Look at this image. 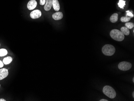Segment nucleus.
Returning <instances> with one entry per match:
<instances>
[{"mask_svg":"<svg viewBox=\"0 0 134 101\" xmlns=\"http://www.w3.org/2000/svg\"><path fill=\"white\" fill-rule=\"evenodd\" d=\"M110 36L113 39L119 42L122 41L125 39V35L121 31L117 29L111 30L110 32Z\"/></svg>","mask_w":134,"mask_h":101,"instance_id":"obj_1","label":"nucleus"},{"mask_svg":"<svg viewBox=\"0 0 134 101\" xmlns=\"http://www.w3.org/2000/svg\"><path fill=\"white\" fill-rule=\"evenodd\" d=\"M104 93L111 99L115 98L117 95L115 91L112 87L110 86H105L103 89Z\"/></svg>","mask_w":134,"mask_h":101,"instance_id":"obj_2","label":"nucleus"},{"mask_svg":"<svg viewBox=\"0 0 134 101\" xmlns=\"http://www.w3.org/2000/svg\"><path fill=\"white\" fill-rule=\"evenodd\" d=\"M115 48L111 44H106L102 48V52L106 56H111L113 55L115 52Z\"/></svg>","mask_w":134,"mask_h":101,"instance_id":"obj_3","label":"nucleus"},{"mask_svg":"<svg viewBox=\"0 0 134 101\" xmlns=\"http://www.w3.org/2000/svg\"><path fill=\"white\" fill-rule=\"evenodd\" d=\"M132 65L131 63L126 61L120 62L118 65L119 69L123 71L128 70L132 68Z\"/></svg>","mask_w":134,"mask_h":101,"instance_id":"obj_4","label":"nucleus"},{"mask_svg":"<svg viewBox=\"0 0 134 101\" xmlns=\"http://www.w3.org/2000/svg\"><path fill=\"white\" fill-rule=\"evenodd\" d=\"M41 15L42 13L40 10H35L32 11V12H31L30 16L31 18L33 19H35L39 18L41 16Z\"/></svg>","mask_w":134,"mask_h":101,"instance_id":"obj_5","label":"nucleus"},{"mask_svg":"<svg viewBox=\"0 0 134 101\" xmlns=\"http://www.w3.org/2000/svg\"><path fill=\"white\" fill-rule=\"evenodd\" d=\"M37 5V2L35 0H30L27 5V8L30 10H32L35 8Z\"/></svg>","mask_w":134,"mask_h":101,"instance_id":"obj_6","label":"nucleus"},{"mask_svg":"<svg viewBox=\"0 0 134 101\" xmlns=\"http://www.w3.org/2000/svg\"><path fill=\"white\" fill-rule=\"evenodd\" d=\"M8 74V69L5 68L0 69V80L3 79L4 78L7 77Z\"/></svg>","mask_w":134,"mask_h":101,"instance_id":"obj_7","label":"nucleus"},{"mask_svg":"<svg viewBox=\"0 0 134 101\" xmlns=\"http://www.w3.org/2000/svg\"><path fill=\"white\" fill-rule=\"evenodd\" d=\"M52 18L55 20H59L62 19L63 17V14L61 12H57L53 14Z\"/></svg>","mask_w":134,"mask_h":101,"instance_id":"obj_8","label":"nucleus"},{"mask_svg":"<svg viewBox=\"0 0 134 101\" xmlns=\"http://www.w3.org/2000/svg\"><path fill=\"white\" fill-rule=\"evenodd\" d=\"M52 6L55 11H58L60 10V5L58 0H52Z\"/></svg>","mask_w":134,"mask_h":101,"instance_id":"obj_9","label":"nucleus"},{"mask_svg":"<svg viewBox=\"0 0 134 101\" xmlns=\"http://www.w3.org/2000/svg\"><path fill=\"white\" fill-rule=\"evenodd\" d=\"M52 0H46V2L45 4L44 8L45 11H49L52 8Z\"/></svg>","mask_w":134,"mask_h":101,"instance_id":"obj_10","label":"nucleus"},{"mask_svg":"<svg viewBox=\"0 0 134 101\" xmlns=\"http://www.w3.org/2000/svg\"><path fill=\"white\" fill-rule=\"evenodd\" d=\"M118 18H119V15L117 13H115L112 15L110 19L112 23H114L117 22V21L118 20Z\"/></svg>","mask_w":134,"mask_h":101,"instance_id":"obj_11","label":"nucleus"},{"mask_svg":"<svg viewBox=\"0 0 134 101\" xmlns=\"http://www.w3.org/2000/svg\"><path fill=\"white\" fill-rule=\"evenodd\" d=\"M120 31L124 35L128 36L129 35V30L126 27H121Z\"/></svg>","mask_w":134,"mask_h":101,"instance_id":"obj_12","label":"nucleus"},{"mask_svg":"<svg viewBox=\"0 0 134 101\" xmlns=\"http://www.w3.org/2000/svg\"><path fill=\"white\" fill-rule=\"evenodd\" d=\"M12 61H13V58L11 56H8L4 58L3 62L4 64L7 65V64H9Z\"/></svg>","mask_w":134,"mask_h":101,"instance_id":"obj_13","label":"nucleus"},{"mask_svg":"<svg viewBox=\"0 0 134 101\" xmlns=\"http://www.w3.org/2000/svg\"><path fill=\"white\" fill-rule=\"evenodd\" d=\"M125 5H126V1L123 0H120L118 3L119 7L122 9H123L124 7H125Z\"/></svg>","mask_w":134,"mask_h":101,"instance_id":"obj_14","label":"nucleus"},{"mask_svg":"<svg viewBox=\"0 0 134 101\" xmlns=\"http://www.w3.org/2000/svg\"><path fill=\"white\" fill-rule=\"evenodd\" d=\"M8 53L7 51L5 49H0V56H6Z\"/></svg>","mask_w":134,"mask_h":101,"instance_id":"obj_15","label":"nucleus"},{"mask_svg":"<svg viewBox=\"0 0 134 101\" xmlns=\"http://www.w3.org/2000/svg\"><path fill=\"white\" fill-rule=\"evenodd\" d=\"M125 27H127L128 29H132L134 27V24L133 23L131 22H127L125 24Z\"/></svg>","mask_w":134,"mask_h":101,"instance_id":"obj_16","label":"nucleus"},{"mask_svg":"<svg viewBox=\"0 0 134 101\" xmlns=\"http://www.w3.org/2000/svg\"><path fill=\"white\" fill-rule=\"evenodd\" d=\"M131 20V18L129 17H122L121 18L120 20L122 22H128Z\"/></svg>","mask_w":134,"mask_h":101,"instance_id":"obj_17","label":"nucleus"},{"mask_svg":"<svg viewBox=\"0 0 134 101\" xmlns=\"http://www.w3.org/2000/svg\"><path fill=\"white\" fill-rule=\"evenodd\" d=\"M126 12L127 13V16H129L130 18H131V17H134V15H133V14L131 12H130V11H127Z\"/></svg>","mask_w":134,"mask_h":101,"instance_id":"obj_18","label":"nucleus"},{"mask_svg":"<svg viewBox=\"0 0 134 101\" xmlns=\"http://www.w3.org/2000/svg\"><path fill=\"white\" fill-rule=\"evenodd\" d=\"M46 2V0H40V4L41 5H45Z\"/></svg>","mask_w":134,"mask_h":101,"instance_id":"obj_19","label":"nucleus"},{"mask_svg":"<svg viewBox=\"0 0 134 101\" xmlns=\"http://www.w3.org/2000/svg\"><path fill=\"white\" fill-rule=\"evenodd\" d=\"M4 64L3 62L0 60V68H2L3 67Z\"/></svg>","mask_w":134,"mask_h":101,"instance_id":"obj_20","label":"nucleus"},{"mask_svg":"<svg viewBox=\"0 0 134 101\" xmlns=\"http://www.w3.org/2000/svg\"><path fill=\"white\" fill-rule=\"evenodd\" d=\"M100 101H108V100H106V99H102V100H99Z\"/></svg>","mask_w":134,"mask_h":101,"instance_id":"obj_21","label":"nucleus"},{"mask_svg":"<svg viewBox=\"0 0 134 101\" xmlns=\"http://www.w3.org/2000/svg\"><path fill=\"white\" fill-rule=\"evenodd\" d=\"M6 100H5V99H0V101H6Z\"/></svg>","mask_w":134,"mask_h":101,"instance_id":"obj_22","label":"nucleus"},{"mask_svg":"<svg viewBox=\"0 0 134 101\" xmlns=\"http://www.w3.org/2000/svg\"><path fill=\"white\" fill-rule=\"evenodd\" d=\"M133 98H134V92H133Z\"/></svg>","mask_w":134,"mask_h":101,"instance_id":"obj_23","label":"nucleus"},{"mask_svg":"<svg viewBox=\"0 0 134 101\" xmlns=\"http://www.w3.org/2000/svg\"><path fill=\"white\" fill-rule=\"evenodd\" d=\"M133 82H134V78H133Z\"/></svg>","mask_w":134,"mask_h":101,"instance_id":"obj_24","label":"nucleus"},{"mask_svg":"<svg viewBox=\"0 0 134 101\" xmlns=\"http://www.w3.org/2000/svg\"></svg>","mask_w":134,"mask_h":101,"instance_id":"obj_25","label":"nucleus"},{"mask_svg":"<svg viewBox=\"0 0 134 101\" xmlns=\"http://www.w3.org/2000/svg\"></svg>","mask_w":134,"mask_h":101,"instance_id":"obj_26","label":"nucleus"}]
</instances>
